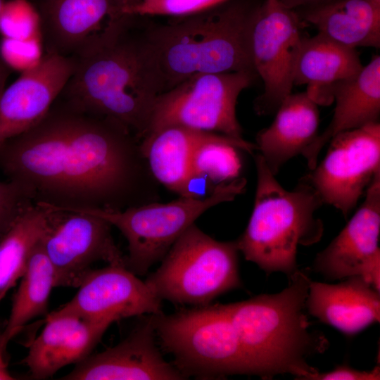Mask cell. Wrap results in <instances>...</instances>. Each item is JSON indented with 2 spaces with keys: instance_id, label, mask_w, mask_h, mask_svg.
Here are the masks:
<instances>
[{
  "instance_id": "obj_1",
  "label": "cell",
  "mask_w": 380,
  "mask_h": 380,
  "mask_svg": "<svg viewBox=\"0 0 380 380\" xmlns=\"http://www.w3.org/2000/svg\"><path fill=\"white\" fill-rule=\"evenodd\" d=\"M0 168L32 203L54 210H121L160 198L127 127L58 98L37 125L0 147Z\"/></svg>"
},
{
  "instance_id": "obj_2",
  "label": "cell",
  "mask_w": 380,
  "mask_h": 380,
  "mask_svg": "<svg viewBox=\"0 0 380 380\" xmlns=\"http://www.w3.org/2000/svg\"><path fill=\"white\" fill-rule=\"evenodd\" d=\"M133 25L102 49L77 59L58 99L79 111L121 123L141 141L162 87L143 29Z\"/></svg>"
},
{
  "instance_id": "obj_3",
  "label": "cell",
  "mask_w": 380,
  "mask_h": 380,
  "mask_svg": "<svg viewBox=\"0 0 380 380\" xmlns=\"http://www.w3.org/2000/svg\"><path fill=\"white\" fill-rule=\"evenodd\" d=\"M281 291L224 304L251 371L264 379L291 374L305 379L318 370L310 356L322 353L329 345L320 333L309 331L305 313L311 279L298 270Z\"/></svg>"
},
{
  "instance_id": "obj_4",
  "label": "cell",
  "mask_w": 380,
  "mask_h": 380,
  "mask_svg": "<svg viewBox=\"0 0 380 380\" xmlns=\"http://www.w3.org/2000/svg\"><path fill=\"white\" fill-rule=\"evenodd\" d=\"M230 1L143 29L162 92L198 74L254 72L249 38L255 9Z\"/></svg>"
},
{
  "instance_id": "obj_5",
  "label": "cell",
  "mask_w": 380,
  "mask_h": 380,
  "mask_svg": "<svg viewBox=\"0 0 380 380\" xmlns=\"http://www.w3.org/2000/svg\"><path fill=\"white\" fill-rule=\"evenodd\" d=\"M257 186L247 227L236 240L246 260L267 274L289 277L298 269L299 246H311L322 238L324 226L315 212L323 204L315 190L301 179L291 191L276 179L261 155H253Z\"/></svg>"
},
{
  "instance_id": "obj_6",
  "label": "cell",
  "mask_w": 380,
  "mask_h": 380,
  "mask_svg": "<svg viewBox=\"0 0 380 380\" xmlns=\"http://www.w3.org/2000/svg\"><path fill=\"white\" fill-rule=\"evenodd\" d=\"M151 319L163 349L173 357V365L186 379L251 374L224 304L153 315Z\"/></svg>"
},
{
  "instance_id": "obj_7",
  "label": "cell",
  "mask_w": 380,
  "mask_h": 380,
  "mask_svg": "<svg viewBox=\"0 0 380 380\" xmlns=\"http://www.w3.org/2000/svg\"><path fill=\"white\" fill-rule=\"evenodd\" d=\"M236 241H217L195 224L176 241L145 282L161 300L203 306L242 286Z\"/></svg>"
},
{
  "instance_id": "obj_8",
  "label": "cell",
  "mask_w": 380,
  "mask_h": 380,
  "mask_svg": "<svg viewBox=\"0 0 380 380\" xmlns=\"http://www.w3.org/2000/svg\"><path fill=\"white\" fill-rule=\"evenodd\" d=\"M240 177L216 186L205 198L179 196L170 202L158 201L121 210L72 209L96 215L118 228L128 243L125 266L136 275H144L161 260L176 241L208 209L229 202L246 190Z\"/></svg>"
},
{
  "instance_id": "obj_9",
  "label": "cell",
  "mask_w": 380,
  "mask_h": 380,
  "mask_svg": "<svg viewBox=\"0 0 380 380\" xmlns=\"http://www.w3.org/2000/svg\"><path fill=\"white\" fill-rule=\"evenodd\" d=\"M255 76L248 70L198 74L160 93L145 137L167 126L180 125L243 139L236 103Z\"/></svg>"
},
{
  "instance_id": "obj_10",
  "label": "cell",
  "mask_w": 380,
  "mask_h": 380,
  "mask_svg": "<svg viewBox=\"0 0 380 380\" xmlns=\"http://www.w3.org/2000/svg\"><path fill=\"white\" fill-rule=\"evenodd\" d=\"M303 38L296 13L281 0H265L253 12L249 38L253 69L262 80L255 101L259 115L271 113L292 93Z\"/></svg>"
},
{
  "instance_id": "obj_11",
  "label": "cell",
  "mask_w": 380,
  "mask_h": 380,
  "mask_svg": "<svg viewBox=\"0 0 380 380\" xmlns=\"http://www.w3.org/2000/svg\"><path fill=\"white\" fill-rule=\"evenodd\" d=\"M327 153L303 179L323 203L347 218L374 178L380 174V123H370L335 135Z\"/></svg>"
},
{
  "instance_id": "obj_12",
  "label": "cell",
  "mask_w": 380,
  "mask_h": 380,
  "mask_svg": "<svg viewBox=\"0 0 380 380\" xmlns=\"http://www.w3.org/2000/svg\"><path fill=\"white\" fill-rule=\"evenodd\" d=\"M130 0H43L39 11L45 52L80 59L108 45L132 23Z\"/></svg>"
},
{
  "instance_id": "obj_13",
  "label": "cell",
  "mask_w": 380,
  "mask_h": 380,
  "mask_svg": "<svg viewBox=\"0 0 380 380\" xmlns=\"http://www.w3.org/2000/svg\"><path fill=\"white\" fill-rule=\"evenodd\" d=\"M46 208L48 222L40 243L53 267L56 287L77 288L99 261L125 265L105 220L82 211Z\"/></svg>"
},
{
  "instance_id": "obj_14",
  "label": "cell",
  "mask_w": 380,
  "mask_h": 380,
  "mask_svg": "<svg viewBox=\"0 0 380 380\" xmlns=\"http://www.w3.org/2000/svg\"><path fill=\"white\" fill-rule=\"evenodd\" d=\"M365 198L341 232L313 262L315 272L338 280L360 276L380 290V174L365 191Z\"/></svg>"
},
{
  "instance_id": "obj_15",
  "label": "cell",
  "mask_w": 380,
  "mask_h": 380,
  "mask_svg": "<svg viewBox=\"0 0 380 380\" xmlns=\"http://www.w3.org/2000/svg\"><path fill=\"white\" fill-rule=\"evenodd\" d=\"M73 298L58 310V314H72L100 320L163 313L162 300L125 265L89 270Z\"/></svg>"
},
{
  "instance_id": "obj_16",
  "label": "cell",
  "mask_w": 380,
  "mask_h": 380,
  "mask_svg": "<svg viewBox=\"0 0 380 380\" xmlns=\"http://www.w3.org/2000/svg\"><path fill=\"white\" fill-rule=\"evenodd\" d=\"M76 59L45 52L34 68L0 95V147L37 125L46 115L72 76Z\"/></svg>"
},
{
  "instance_id": "obj_17",
  "label": "cell",
  "mask_w": 380,
  "mask_h": 380,
  "mask_svg": "<svg viewBox=\"0 0 380 380\" xmlns=\"http://www.w3.org/2000/svg\"><path fill=\"white\" fill-rule=\"evenodd\" d=\"M151 316L113 347L89 355L63 380H180L186 377L156 346Z\"/></svg>"
},
{
  "instance_id": "obj_18",
  "label": "cell",
  "mask_w": 380,
  "mask_h": 380,
  "mask_svg": "<svg viewBox=\"0 0 380 380\" xmlns=\"http://www.w3.org/2000/svg\"><path fill=\"white\" fill-rule=\"evenodd\" d=\"M113 322L110 319L92 320L72 314L48 313L44 329L30 344L23 360L31 377L49 378L60 369L85 359Z\"/></svg>"
},
{
  "instance_id": "obj_19",
  "label": "cell",
  "mask_w": 380,
  "mask_h": 380,
  "mask_svg": "<svg viewBox=\"0 0 380 380\" xmlns=\"http://www.w3.org/2000/svg\"><path fill=\"white\" fill-rule=\"evenodd\" d=\"M336 103L331 121L303 153L310 170L321 150L337 134L379 122L380 115V56L375 55L355 76L329 89Z\"/></svg>"
},
{
  "instance_id": "obj_20",
  "label": "cell",
  "mask_w": 380,
  "mask_h": 380,
  "mask_svg": "<svg viewBox=\"0 0 380 380\" xmlns=\"http://www.w3.org/2000/svg\"><path fill=\"white\" fill-rule=\"evenodd\" d=\"M306 308L320 322L346 336L379 322L380 293L360 276L338 284L310 281Z\"/></svg>"
},
{
  "instance_id": "obj_21",
  "label": "cell",
  "mask_w": 380,
  "mask_h": 380,
  "mask_svg": "<svg viewBox=\"0 0 380 380\" xmlns=\"http://www.w3.org/2000/svg\"><path fill=\"white\" fill-rule=\"evenodd\" d=\"M272 124L256 136L258 151L276 175L291 158L303 155L318 134V104L307 91L291 93L277 109Z\"/></svg>"
},
{
  "instance_id": "obj_22",
  "label": "cell",
  "mask_w": 380,
  "mask_h": 380,
  "mask_svg": "<svg viewBox=\"0 0 380 380\" xmlns=\"http://www.w3.org/2000/svg\"><path fill=\"white\" fill-rule=\"evenodd\" d=\"M222 134L171 125L153 132L140 141L149 169L159 183L179 196H197L192 189V156L201 144Z\"/></svg>"
},
{
  "instance_id": "obj_23",
  "label": "cell",
  "mask_w": 380,
  "mask_h": 380,
  "mask_svg": "<svg viewBox=\"0 0 380 380\" xmlns=\"http://www.w3.org/2000/svg\"><path fill=\"white\" fill-rule=\"evenodd\" d=\"M363 65L356 49L338 44L317 33L303 38L294 84H307V92L318 105L331 103V86L357 75Z\"/></svg>"
},
{
  "instance_id": "obj_24",
  "label": "cell",
  "mask_w": 380,
  "mask_h": 380,
  "mask_svg": "<svg viewBox=\"0 0 380 380\" xmlns=\"http://www.w3.org/2000/svg\"><path fill=\"white\" fill-rule=\"evenodd\" d=\"M303 18L346 46L380 47V5L370 0H330L310 6Z\"/></svg>"
},
{
  "instance_id": "obj_25",
  "label": "cell",
  "mask_w": 380,
  "mask_h": 380,
  "mask_svg": "<svg viewBox=\"0 0 380 380\" xmlns=\"http://www.w3.org/2000/svg\"><path fill=\"white\" fill-rule=\"evenodd\" d=\"M20 279L6 325L0 333V346L4 348L30 320L47 312L51 290L56 287L53 267L40 240L33 248Z\"/></svg>"
},
{
  "instance_id": "obj_26",
  "label": "cell",
  "mask_w": 380,
  "mask_h": 380,
  "mask_svg": "<svg viewBox=\"0 0 380 380\" xmlns=\"http://www.w3.org/2000/svg\"><path fill=\"white\" fill-rule=\"evenodd\" d=\"M47 208L30 203L0 236V302L23 274L48 222Z\"/></svg>"
},
{
  "instance_id": "obj_27",
  "label": "cell",
  "mask_w": 380,
  "mask_h": 380,
  "mask_svg": "<svg viewBox=\"0 0 380 380\" xmlns=\"http://www.w3.org/2000/svg\"><path fill=\"white\" fill-rule=\"evenodd\" d=\"M256 151L255 144L220 134L195 149L191 163L193 179L208 182L213 191L219 184L241 177V151L253 156Z\"/></svg>"
},
{
  "instance_id": "obj_28",
  "label": "cell",
  "mask_w": 380,
  "mask_h": 380,
  "mask_svg": "<svg viewBox=\"0 0 380 380\" xmlns=\"http://www.w3.org/2000/svg\"><path fill=\"white\" fill-rule=\"evenodd\" d=\"M0 34L15 39L43 36L39 11L27 0L5 1L0 13Z\"/></svg>"
},
{
  "instance_id": "obj_29",
  "label": "cell",
  "mask_w": 380,
  "mask_h": 380,
  "mask_svg": "<svg viewBox=\"0 0 380 380\" xmlns=\"http://www.w3.org/2000/svg\"><path fill=\"white\" fill-rule=\"evenodd\" d=\"M229 0H149L127 4L123 12L131 16L179 18L196 14Z\"/></svg>"
},
{
  "instance_id": "obj_30",
  "label": "cell",
  "mask_w": 380,
  "mask_h": 380,
  "mask_svg": "<svg viewBox=\"0 0 380 380\" xmlns=\"http://www.w3.org/2000/svg\"><path fill=\"white\" fill-rule=\"evenodd\" d=\"M43 36L25 39L2 37L0 56L11 70L25 72L37 66L44 56Z\"/></svg>"
},
{
  "instance_id": "obj_31",
  "label": "cell",
  "mask_w": 380,
  "mask_h": 380,
  "mask_svg": "<svg viewBox=\"0 0 380 380\" xmlns=\"http://www.w3.org/2000/svg\"><path fill=\"white\" fill-rule=\"evenodd\" d=\"M32 202L15 184L0 181V236Z\"/></svg>"
},
{
  "instance_id": "obj_32",
  "label": "cell",
  "mask_w": 380,
  "mask_h": 380,
  "mask_svg": "<svg viewBox=\"0 0 380 380\" xmlns=\"http://www.w3.org/2000/svg\"><path fill=\"white\" fill-rule=\"evenodd\" d=\"M379 380L380 369L376 366L370 371L354 369L347 365H340L334 369L309 374L305 380Z\"/></svg>"
},
{
  "instance_id": "obj_33",
  "label": "cell",
  "mask_w": 380,
  "mask_h": 380,
  "mask_svg": "<svg viewBox=\"0 0 380 380\" xmlns=\"http://www.w3.org/2000/svg\"><path fill=\"white\" fill-rule=\"evenodd\" d=\"M6 348L0 346V380L15 379L8 369V363L5 358Z\"/></svg>"
},
{
  "instance_id": "obj_34",
  "label": "cell",
  "mask_w": 380,
  "mask_h": 380,
  "mask_svg": "<svg viewBox=\"0 0 380 380\" xmlns=\"http://www.w3.org/2000/svg\"><path fill=\"white\" fill-rule=\"evenodd\" d=\"M330 0H281V1L288 8L293 9L302 6H313L324 3Z\"/></svg>"
},
{
  "instance_id": "obj_35",
  "label": "cell",
  "mask_w": 380,
  "mask_h": 380,
  "mask_svg": "<svg viewBox=\"0 0 380 380\" xmlns=\"http://www.w3.org/2000/svg\"><path fill=\"white\" fill-rule=\"evenodd\" d=\"M11 69L6 65L0 56V95L4 90L7 79L9 77Z\"/></svg>"
},
{
  "instance_id": "obj_36",
  "label": "cell",
  "mask_w": 380,
  "mask_h": 380,
  "mask_svg": "<svg viewBox=\"0 0 380 380\" xmlns=\"http://www.w3.org/2000/svg\"><path fill=\"white\" fill-rule=\"evenodd\" d=\"M5 1L4 0H0V13L1 11V9L3 8V6L4 4Z\"/></svg>"
},
{
  "instance_id": "obj_37",
  "label": "cell",
  "mask_w": 380,
  "mask_h": 380,
  "mask_svg": "<svg viewBox=\"0 0 380 380\" xmlns=\"http://www.w3.org/2000/svg\"><path fill=\"white\" fill-rule=\"evenodd\" d=\"M373 1L374 3L380 5V0H370Z\"/></svg>"
},
{
  "instance_id": "obj_38",
  "label": "cell",
  "mask_w": 380,
  "mask_h": 380,
  "mask_svg": "<svg viewBox=\"0 0 380 380\" xmlns=\"http://www.w3.org/2000/svg\"><path fill=\"white\" fill-rule=\"evenodd\" d=\"M130 1H131L132 4L135 3L134 0H130Z\"/></svg>"
},
{
  "instance_id": "obj_39",
  "label": "cell",
  "mask_w": 380,
  "mask_h": 380,
  "mask_svg": "<svg viewBox=\"0 0 380 380\" xmlns=\"http://www.w3.org/2000/svg\"><path fill=\"white\" fill-rule=\"evenodd\" d=\"M149 1V0H139L138 1ZM138 1H137V2H138Z\"/></svg>"
}]
</instances>
